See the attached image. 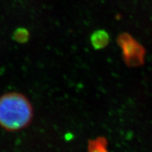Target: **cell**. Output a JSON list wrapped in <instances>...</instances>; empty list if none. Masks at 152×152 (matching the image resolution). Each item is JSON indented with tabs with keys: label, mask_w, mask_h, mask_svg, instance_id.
I'll list each match as a JSON object with an SVG mask.
<instances>
[{
	"label": "cell",
	"mask_w": 152,
	"mask_h": 152,
	"mask_svg": "<svg viewBox=\"0 0 152 152\" xmlns=\"http://www.w3.org/2000/svg\"><path fill=\"white\" fill-rule=\"evenodd\" d=\"M33 107L20 92H7L0 96V127L9 132L23 130L33 118Z\"/></svg>",
	"instance_id": "6da1fadb"
},
{
	"label": "cell",
	"mask_w": 152,
	"mask_h": 152,
	"mask_svg": "<svg viewBox=\"0 0 152 152\" xmlns=\"http://www.w3.org/2000/svg\"><path fill=\"white\" fill-rule=\"evenodd\" d=\"M116 42L121 49L123 61L128 67L137 68L144 65L146 49L130 33H121L118 36Z\"/></svg>",
	"instance_id": "7a4b0ae2"
},
{
	"label": "cell",
	"mask_w": 152,
	"mask_h": 152,
	"mask_svg": "<svg viewBox=\"0 0 152 152\" xmlns=\"http://www.w3.org/2000/svg\"><path fill=\"white\" fill-rule=\"evenodd\" d=\"M110 36L104 30H95L90 36V43L95 50H101L109 45Z\"/></svg>",
	"instance_id": "3957f363"
},
{
	"label": "cell",
	"mask_w": 152,
	"mask_h": 152,
	"mask_svg": "<svg viewBox=\"0 0 152 152\" xmlns=\"http://www.w3.org/2000/svg\"><path fill=\"white\" fill-rule=\"evenodd\" d=\"M108 142L104 137H98L88 142V152H109L107 149Z\"/></svg>",
	"instance_id": "277c9868"
}]
</instances>
